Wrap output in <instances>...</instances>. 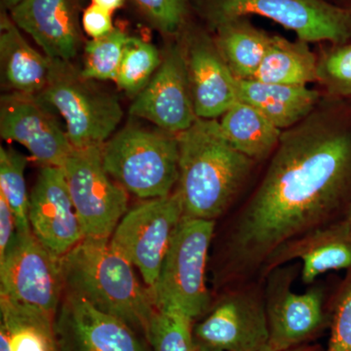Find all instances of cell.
<instances>
[{"mask_svg":"<svg viewBox=\"0 0 351 351\" xmlns=\"http://www.w3.org/2000/svg\"><path fill=\"white\" fill-rule=\"evenodd\" d=\"M326 351H351V279L337 299Z\"/></svg>","mask_w":351,"mask_h":351,"instance_id":"32","label":"cell"},{"mask_svg":"<svg viewBox=\"0 0 351 351\" xmlns=\"http://www.w3.org/2000/svg\"><path fill=\"white\" fill-rule=\"evenodd\" d=\"M47 108L36 96L3 95L0 135L22 145L43 167H62L73 147Z\"/></svg>","mask_w":351,"mask_h":351,"instance_id":"15","label":"cell"},{"mask_svg":"<svg viewBox=\"0 0 351 351\" xmlns=\"http://www.w3.org/2000/svg\"><path fill=\"white\" fill-rule=\"evenodd\" d=\"M127 38L125 32L113 29L101 38L88 41L85 45L83 68L80 71L82 77L88 80L115 82Z\"/></svg>","mask_w":351,"mask_h":351,"instance_id":"28","label":"cell"},{"mask_svg":"<svg viewBox=\"0 0 351 351\" xmlns=\"http://www.w3.org/2000/svg\"><path fill=\"white\" fill-rule=\"evenodd\" d=\"M184 46L196 117L217 119L237 101V78L206 32L191 29Z\"/></svg>","mask_w":351,"mask_h":351,"instance_id":"17","label":"cell"},{"mask_svg":"<svg viewBox=\"0 0 351 351\" xmlns=\"http://www.w3.org/2000/svg\"><path fill=\"white\" fill-rule=\"evenodd\" d=\"M184 216L181 196L176 191L128 210L110 237L113 248L137 267L151 292Z\"/></svg>","mask_w":351,"mask_h":351,"instance_id":"9","label":"cell"},{"mask_svg":"<svg viewBox=\"0 0 351 351\" xmlns=\"http://www.w3.org/2000/svg\"><path fill=\"white\" fill-rule=\"evenodd\" d=\"M154 27L169 36L180 34L188 18V0H132Z\"/></svg>","mask_w":351,"mask_h":351,"instance_id":"31","label":"cell"},{"mask_svg":"<svg viewBox=\"0 0 351 351\" xmlns=\"http://www.w3.org/2000/svg\"><path fill=\"white\" fill-rule=\"evenodd\" d=\"M317 82L329 93L351 96V43L337 45L323 55L317 64Z\"/></svg>","mask_w":351,"mask_h":351,"instance_id":"30","label":"cell"},{"mask_svg":"<svg viewBox=\"0 0 351 351\" xmlns=\"http://www.w3.org/2000/svg\"><path fill=\"white\" fill-rule=\"evenodd\" d=\"M219 125L230 144L254 161L274 154L283 134L263 113L239 100L221 115Z\"/></svg>","mask_w":351,"mask_h":351,"instance_id":"23","label":"cell"},{"mask_svg":"<svg viewBox=\"0 0 351 351\" xmlns=\"http://www.w3.org/2000/svg\"><path fill=\"white\" fill-rule=\"evenodd\" d=\"M351 184V133L309 115L283 132L262 182L226 243L232 280L262 274L284 246L326 226Z\"/></svg>","mask_w":351,"mask_h":351,"instance_id":"1","label":"cell"},{"mask_svg":"<svg viewBox=\"0 0 351 351\" xmlns=\"http://www.w3.org/2000/svg\"><path fill=\"white\" fill-rule=\"evenodd\" d=\"M0 351H12L8 332L2 324H0Z\"/></svg>","mask_w":351,"mask_h":351,"instance_id":"36","label":"cell"},{"mask_svg":"<svg viewBox=\"0 0 351 351\" xmlns=\"http://www.w3.org/2000/svg\"><path fill=\"white\" fill-rule=\"evenodd\" d=\"M82 25L84 32L92 39L101 38L114 29L112 13L93 3L83 12Z\"/></svg>","mask_w":351,"mask_h":351,"instance_id":"33","label":"cell"},{"mask_svg":"<svg viewBox=\"0 0 351 351\" xmlns=\"http://www.w3.org/2000/svg\"><path fill=\"white\" fill-rule=\"evenodd\" d=\"M211 29L226 20L261 16L294 32L306 43L343 45L351 38V12L326 0H196Z\"/></svg>","mask_w":351,"mask_h":351,"instance_id":"7","label":"cell"},{"mask_svg":"<svg viewBox=\"0 0 351 351\" xmlns=\"http://www.w3.org/2000/svg\"><path fill=\"white\" fill-rule=\"evenodd\" d=\"M101 147L73 149L61 167L84 239H110L128 211V193L106 171Z\"/></svg>","mask_w":351,"mask_h":351,"instance_id":"8","label":"cell"},{"mask_svg":"<svg viewBox=\"0 0 351 351\" xmlns=\"http://www.w3.org/2000/svg\"><path fill=\"white\" fill-rule=\"evenodd\" d=\"M108 174L143 200L164 197L179 182L178 134L136 125L124 127L101 147Z\"/></svg>","mask_w":351,"mask_h":351,"instance_id":"4","label":"cell"},{"mask_svg":"<svg viewBox=\"0 0 351 351\" xmlns=\"http://www.w3.org/2000/svg\"><path fill=\"white\" fill-rule=\"evenodd\" d=\"M184 216L215 221L232 204L255 161L226 140L217 119H197L178 134Z\"/></svg>","mask_w":351,"mask_h":351,"instance_id":"2","label":"cell"},{"mask_svg":"<svg viewBox=\"0 0 351 351\" xmlns=\"http://www.w3.org/2000/svg\"><path fill=\"white\" fill-rule=\"evenodd\" d=\"M131 117L152 122L157 128L180 134L195 123L196 117L184 46L172 44L147 86L135 97Z\"/></svg>","mask_w":351,"mask_h":351,"instance_id":"13","label":"cell"},{"mask_svg":"<svg viewBox=\"0 0 351 351\" xmlns=\"http://www.w3.org/2000/svg\"><path fill=\"white\" fill-rule=\"evenodd\" d=\"M237 100L263 113L280 129H290L313 113L319 94L304 85L276 84L255 80H235Z\"/></svg>","mask_w":351,"mask_h":351,"instance_id":"20","label":"cell"},{"mask_svg":"<svg viewBox=\"0 0 351 351\" xmlns=\"http://www.w3.org/2000/svg\"><path fill=\"white\" fill-rule=\"evenodd\" d=\"M0 316L12 351H63L51 314L0 295Z\"/></svg>","mask_w":351,"mask_h":351,"instance_id":"25","label":"cell"},{"mask_svg":"<svg viewBox=\"0 0 351 351\" xmlns=\"http://www.w3.org/2000/svg\"><path fill=\"white\" fill-rule=\"evenodd\" d=\"M21 1H22V0H1V5L4 9H6V10L10 11L11 9H13L14 7L17 5L18 3H20Z\"/></svg>","mask_w":351,"mask_h":351,"instance_id":"38","label":"cell"},{"mask_svg":"<svg viewBox=\"0 0 351 351\" xmlns=\"http://www.w3.org/2000/svg\"><path fill=\"white\" fill-rule=\"evenodd\" d=\"M293 260L302 262L304 284H313L331 270L351 269V234L343 221L307 233L277 251L267 263L263 276Z\"/></svg>","mask_w":351,"mask_h":351,"instance_id":"19","label":"cell"},{"mask_svg":"<svg viewBox=\"0 0 351 351\" xmlns=\"http://www.w3.org/2000/svg\"><path fill=\"white\" fill-rule=\"evenodd\" d=\"M297 269L276 267L267 274L265 308L269 323V346L287 350L304 345L324 321L322 289L311 288L302 294L293 292Z\"/></svg>","mask_w":351,"mask_h":351,"instance_id":"12","label":"cell"},{"mask_svg":"<svg viewBox=\"0 0 351 351\" xmlns=\"http://www.w3.org/2000/svg\"><path fill=\"white\" fill-rule=\"evenodd\" d=\"M64 294L60 258L34 233L16 232L0 258V295L56 315Z\"/></svg>","mask_w":351,"mask_h":351,"instance_id":"10","label":"cell"},{"mask_svg":"<svg viewBox=\"0 0 351 351\" xmlns=\"http://www.w3.org/2000/svg\"><path fill=\"white\" fill-rule=\"evenodd\" d=\"M260 351H317L316 350L315 346H297V348H291V350H274V348H271V346L267 345V346H265V348H263L262 350Z\"/></svg>","mask_w":351,"mask_h":351,"instance_id":"37","label":"cell"},{"mask_svg":"<svg viewBox=\"0 0 351 351\" xmlns=\"http://www.w3.org/2000/svg\"><path fill=\"white\" fill-rule=\"evenodd\" d=\"M213 29L215 43L233 76L237 80H252L272 36L252 24L248 17L223 21Z\"/></svg>","mask_w":351,"mask_h":351,"instance_id":"22","label":"cell"},{"mask_svg":"<svg viewBox=\"0 0 351 351\" xmlns=\"http://www.w3.org/2000/svg\"><path fill=\"white\" fill-rule=\"evenodd\" d=\"M64 291L147 334L156 311L151 291L140 283L134 265L110 239H83L60 258Z\"/></svg>","mask_w":351,"mask_h":351,"instance_id":"3","label":"cell"},{"mask_svg":"<svg viewBox=\"0 0 351 351\" xmlns=\"http://www.w3.org/2000/svg\"><path fill=\"white\" fill-rule=\"evenodd\" d=\"M161 62L162 55L156 46L128 36L115 82L126 94L136 97L151 82Z\"/></svg>","mask_w":351,"mask_h":351,"instance_id":"26","label":"cell"},{"mask_svg":"<svg viewBox=\"0 0 351 351\" xmlns=\"http://www.w3.org/2000/svg\"><path fill=\"white\" fill-rule=\"evenodd\" d=\"M193 351H223L219 350H216V348H208V346L198 345V343H195V350Z\"/></svg>","mask_w":351,"mask_h":351,"instance_id":"40","label":"cell"},{"mask_svg":"<svg viewBox=\"0 0 351 351\" xmlns=\"http://www.w3.org/2000/svg\"><path fill=\"white\" fill-rule=\"evenodd\" d=\"M2 80L15 93L38 96L47 85L52 59L27 43L10 16H0Z\"/></svg>","mask_w":351,"mask_h":351,"instance_id":"21","label":"cell"},{"mask_svg":"<svg viewBox=\"0 0 351 351\" xmlns=\"http://www.w3.org/2000/svg\"><path fill=\"white\" fill-rule=\"evenodd\" d=\"M54 325L63 351H147L124 321L66 291Z\"/></svg>","mask_w":351,"mask_h":351,"instance_id":"14","label":"cell"},{"mask_svg":"<svg viewBox=\"0 0 351 351\" xmlns=\"http://www.w3.org/2000/svg\"><path fill=\"white\" fill-rule=\"evenodd\" d=\"M214 230L215 221L182 217L151 292L157 309H178L193 320L207 311L205 274Z\"/></svg>","mask_w":351,"mask_h":351,"instance_id":"6","label":"cell"},{"mask_svg":"<svg viewBox=\"0 0 351 351\" xmlns=\"http://www.w3.org/2000/svg\"><path fill=\"white\" fill-rule=\"evenodd\" d=\"M348 10H350V12H351V0H350V6H348Z\"/></svg>","mask_w":351,"mask_h":351,"instance_id":"41","label":"cell"},{"mask_svg":"<svg viewBox=\"0 0 351 351\" xmlns=\"http://www.w3.org/2000/svg\"><path fill=\"white\" fill-rule=\"evenodd\" d=\"M27 159L14 149H0V193L4 195L16 219L17 232H32L29 219V195L25 171Z\"/></svg>","mask_w":351,"mask_h":351,"instance_id":"27","label":"cell"},{"mask_svg":"<svg viewBox=\"0 0 351 351\" xmlns=\"http://www.w3.org/2000/svg\"><path fill=\"white\" fill-rule=\"evenodd\" d=\"M17 232L16 219L11 207L0 193V258L4 257Z\"/></svg>","mask_w":351,"mask_h":351,"instance_id":"34","label":"cell"},{"mask_svg":"<svg viewBox=\"0 0 351 351\" xmlns=\"http://www.w3.org/2000/svg\"><path fill=\"white\" fill-rule=\"evenodd\" d=\"M193 321L178 309H156L145 337L154 351H193Z\"/></svg>","mask_w":351,"mask_h":351,"instance_id":"29","label":"cell"},{"mask_svg":"<svg viewBox=\"0 0 351 351\" xmlns=\"http://www.w3.org/2000/svg\"><path fill=\"white\" fill-rule=\"evenodd\" d=\"M343 225L346 226V230L351 234V203L348 207V212H346V218L343 221Z\"/></svg>","mask_w":351,"mask_h":351,"instance_id":"39","label":"cell"},{"mask_svg":"<svg viewBox=\"0 0 351 351\" xmlns=\"http://www.w3.org/2000/svg\"><path fill=\"white\" fill-rule=\"evenodd\" d=\"M317 59L308 43L272 36L262 63L252 80L276 84L304 85L317 82Z\"/></svg>","mask_w":351,"mask_h":351,"instance_id":"24","label":"cell"},{"mask_svg":"<svg viewBox=\"0 0 351 351\" xmlns=\"http://www.w3.org/2000/svg\"><path fill=\"white\" fill-rule=\"evenodd\" d=\"M36 97L63 117L73 149L103 147L123 117L119 98L92 85L71 62L52 60L47 85Z\"/></svg>","mask_w":351,"mask_h":351,"instance_id":"5","label":"cell"},{"mask_svg":"<svg viewBox=\"0 0 351 351\" xmlns=\"http://www.w3.org/2000/svg\"><path fill=\"white\" fill-rule=\"evenodd\" d=\"M29 219L34 237L57 257L84 239L61 167L39 172L29 195Z\"/></svg>","mask_w":351,"mask_h":351,"instance_id":"16","label":"cell"},{"mask_svg":"<svg viewBox=\"0 0 351 351\" xmlns=\"http://www.w3.org/2000/svg\"><path fill=\"white\" fill-rule=\"evenodd\" d=\"M92 3L112 13L113 11L121 8L125 3V0H92Z\"/></svg>","mask_w":351,"mask_h":351,"instance_id":"35","label":"cell"},{"mask_svg":"<svg viewBox=\"0 0 351 351\" xmlns=\"http://www.w3.org/2000/svg\"><path fill=\"white\" fill-rule=\"evenodd\" d=\"M10 17L50 59L71 62L77 54L80 32L75 0H22L11 9Z\"/></svg>","mask_w":351,"mask_h":351,"instance_id":"18","label":"cell"},{"mask_svg":"<svg viewBox=\"0 0 351 351\" xmlns=\"http://www.w3.org/2000/svg\"><path fill=\"white\" fill-rule=\"evenodd\" d=\"M198 345L223 351H260L269 345L265 293L252 287L225 295L193 329Z\"/></svg>","mask_w":351,"mask_h":351,"instance_id":"11","label":"cell"}]
</instances>
